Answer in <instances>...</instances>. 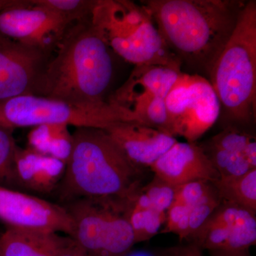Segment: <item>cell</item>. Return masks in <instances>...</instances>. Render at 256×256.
<instances>
[{"label": "cell", "mask_w": 256, "mask_h": 256, "mask_svg": "<svg viewBox=\"0 0 256 256\" xmlns=\"http://www.w3.org/2000/svg\"><path fill=\"white\" fill-rule=\"evenodd\" d=\"M246 2L236 0H144L170 50L182 64L210 74Z\"/></svg>", "instance_id": "obj_1"}, {"label": "cell", "mask_w": 256, "mask_h": 256, "mask_svg": "<svg viewBox=\"0 0 256 256\" xmlns=\"http://www.w3.org/2000/svg\"><path fill=\"white\" fill-rule=\"evenodd\" d=\"M54 50L32 95L77 104L107 102L114 75L112 50L92 18L72 25Z\"/></svg>", "instance_id": "obj_2"}, {"label": "cell", "mask_w": 256, "mask_h": 256, "mask_svg": "<svg viewBox=\"0 0 256 256\" xmlns=\"http://www.w3.org/2000/svg\"><path fill=\"white\" fill-rule=\"evenodd\" d=\"M63 178V204L85 198H124L140 188L141 169L132 164L105 130L76 128Z\"/></svg>", "instance_id": "obj_3"}, {"label": "cell", "mask_w": 256, "mask_h": 256, "mask_svg": "<svg viewBox=\"0 0 256 256\" xmlns=\"http://www.w3.org/2000/svg\"><path fill=\"white\" fill-rule=\"evenodd\" d=\"M208 76L229 118L239 124L250 122L256 106V1L244 4L233 33Z\"/></svg>", "instance_id": "obj_4"}, {"label": "cell", "mask_w": 256, "mask_h": 256, "mask_svg": "<svg viewBox=\"0 0 256 256\" xmlns=\"http://www.w3.org/2000/svg\"><path fill=\"white\" fill-rule=\"evenodd\" d=\"M92 22L112 52L126 62L182 72L181 62L142 5L127 0H96Z\"/></svg>", "instance_id": "obj_5"}, {"label": "cell", "mask_w": 256, "mask_h": 256, "mask_svg": "<svg viewBox=\"0 0 256 256\" xmlns=\"http://www.w3.org/2000/svg\"><path fill=\"white\" fill-rule=\"evenodd\" d=\"M119 122H138V119L130 111L108 101L77 104L34 95L0 101V128L11 130L50 124L106 130Z\"/></svg>", "instance_id": "obj_6"}, {"label": "cell", "mask_w": 256, "mask_h": 256, "mask_svg": "<svg viewBox=\"0 0 256 256\" xmlns=\"http://www.w3.org/2000/svg\"><path fill=\"white\" fill-rule=\"evenodd\" d=\"M73 220L72 238L88 256H126L136 244L127 196L79 198L62 205Z\"/></svg>", "instance_id": "obj_7"}, {"label": "cell", "mask_w": 256, "mask_h": 256, "mask_svg": "<svg viewBox=\"0 0 256 256\" xmlns=\"http://www.w3.org/2000/svg\"><path fill=\"white\" fill-rule=\"evenodd\" d=\"M169 132L195 143L220 117V104L210 80L200 74L182 73L164 98Z\"/></svg>", "instance_id": "obj_8"}, {"label": "cell", "mask_w": 256, "mask_h": 256, "mask_svg": "<svg viewBox=\"0 0 256 256\" xmlns=\"http://www.w3.org/2000/svg\"><path fill=\"white\" fill-rule=\"evenodd\" d=\"M72 26L34 0L14 1L0 11V35L52 54Z\"/></svg>", "instance_id": "obj_9"}, {"label": "cell", "mask_w": 256, "mask_h": 256, "mask_svg": "<svg viewBox=\"0 0 256 256\" xmlns=\"http://www.w3.org/2000/svg\"><path fill=\"white\" fill-rule=\"evenodd\" d=\"M256 214L222 201L188 240L208 252L249 250L256 242Z\"/></svg>", "instance_id": "obj_10"}, {"label": "cell", "mask_w": 256, "mask_h": 256, "mask_svg": "<svg viewBox=\"0 0 256 256\" xmlns=\"http://www.w3.org/2000/svg\"><path fill=\"white\" fill-rule=\"evenodd\" d=\"M0 220L8 228L64 233L72 238L74 224L62 205L28 192L0 186Z\"/></svg>", "instance_id": "obj_11"}, {"label": "cell", "mask_w": 256, "mask_h": 256, "mask_svg": "<svg viewBox=\"0 0 256 256\" xmlns=\"http://www.w3.org/2000/svg\"><path fill=\"white\" fill-rule=\"evenodd\" d=\"M52 54L0 35V101L32 95Z\"/></svg>", "instance_id": "obj_12"}, {"label": "cell", "mask_w": 256, "mask_h": 256, "mask_svg": "<svg viewBox=\"0 0 256 256\" xmlns=\"http://www.w3.org/2000/svg\"><path fill=\"white\" fill-rule=\"evenodd\" d=\"M182 73L161 66H134L128 80L108 101L136 116L153 99L165 98Z\"/></svg>", "instance_id": "obj_13"}, {"label": "cell", "mask_w": 256, "mask_h": 256, "mask_svg": "<svg viewBox=\"0 0 256 256\" xmlns=\"http://www.w3.org/2000/svg\"><path fill=\"white\" fill-rule=\"evenodd\" d=\"M156 176L174 186L197 180L220 178L212 162L196 142H176L150 166Z\"/></svg>", "instance_id": "obj_14"}, {"label": "cell", "mask_w": 256, "mask_h": 256, "mask_svg": "<svg viewBox=\"0 0 256 256\" xmlns=\"http://www.w3.org/2000/svg\"><path fill=\"white\" fill-rule=\"evenodd\" d=\"M105 130L140 169L150 168L178 142L169 133L136 122H117Z\"/></svg>", "instance_id": "obj_15"}, {"label": "cell", "mask_w": 256, "mask_h": 256, "mask_svg": "<svg viewBox=\"0 0 256 256\" xmlns=\"http://www.w3.org/2000/svg\"><path fill=\"white\" fill-rule=\"evenodd\" d=\"M14 169L18 190L46 195L56 191L63 178L66 164L16 144Z\"/></svg>", "instance_id": "obj_16"}, {"label": "cell", "mask_w": 256, "mask_h": 256, "mask_svg": "<svg viewBox=\"0 0 256 256\" xmlns=\"http://www.w3.org/2000/svg\"><path fill=\"white\" fill-rule=\"evenodd\" d=\"M65 239L54 232L8 228L0 236V256H58Z\"/></svg>", "instance_id": "obj_17"}, {"label": "cell", "mask_w": 256, "mask_h": 256, "mask_svg": "<svg viewBox=\"0 0 256 256\" xmlns=\"http://www.w3.org/2000/svg\"><path fill=\"white\" fill-rule=\"evenodd\" d=\"M68 127L66 124H50L32 128L28 136V148L66 164L73 142Z\"/></svg>", "instance_id": "obj_18"}, {"label": "cell", "mask_w": 256, "mask_h": 256, "mask_svg": "<svg viewBox=\"0 0 256 256\" xmlns=\"http://www.w3.org/2000/svg\"><path fill=\"white\" fill-rule=\"evenodd\" d=\"M213 184L222 201L256 213V169L240 176L220 178Z\"/></svg>", "instance_id": "obj_19"}, {"label": "cell", "mask_w": 256, "mask_h": 256, "mask_svg": "<svg viewBox=\"0 0 256 256\" xmlns=\"http://www.w3.org/2000/svg\"><path fill=\"white\" fill-rule=\"evenodd\" d=\"M207 144L240 154L256 168V140L250 133L230 126L214 136Z\"/></svg>", "instance_id": "obj_20"}, {"label": "cell", "mask_w": 256, "mask_h": 256, "mask_svg": "<svg viewBox=\"0 0 256 256\" xmlns=\"http://www.w3.org/2000/svg\"><path fill=\"white\" fill-rule=\"evenodd\" d=\"M126 214L136 244L152 238L166 222L165 212H160L154 208L143 210L133 206L128 201V197Z\"/></svg>", "instance_id": "obj_21"}, {"label": "cell", "mask_w": 256, "mask_h": 256, "mask_svg": "<svg viewBox=\"0 0 256 256\" xmlns=\"http://www.w3.org/2000/svg\"><path fill=\"white\" fill-rule=\"evenodd\" d=\"M201 146L220 174V178L240 176L256 169L252 168L246 158L237 153L215 148L208 144Z\"/></svg>", "instance_id": "obj_22"}, {"label": "cell", "mask_w": 256, "mask_h": 256, "mask_svg": "<svg viewBox=\"0 0 256 256\" xmlns=\"http://www.w3.org/2000/svg\"><path fill=\"white\" fill-rule=\"evenodd\" d=\"M96 1V0H34L36 4L54 12L72 25L90 20Z\"/></svg>", "instance_id": "obj_23"}, {"label": "cell", "mask_w": 256, "mask_h": 256, "mask_svg": "<svg viewBox=\"0 0 256 256\" xmlns=\"http://www.w3.org/2000/svg\"><path fill=\"white\" fill-rule=\"evenodd\" d=\"M12 133L0 128V186L18 190L14 169L16 143Z\"/></svg>", "instance_id": "obj_24"}, {"label": "cell", "mask_w": 256, "mask_h": 256, "mask_svg": "<svg viewBox=\"0 0 256 256\" xmlns=\"http://www.w3.org/2000/svg\"><path fill=\"white\" fill-rule=\"evenodd\" d=\"M142 191L149 198L153 208L165 212L174 202L176 186L170 184L164 180L154 176V178Z\"/></svg>", "instance_id": "obj_25"}, {"label": "cell", "mask_w": 256, "mask_h": 256, "mask_svg": "<svg viewBox=\"0 0 256 256\" xmlns=\"http://www.w3.org/2000/svg\"><path fill=\"white\" fill-rule=\"evenodd\" d=\"M222 200L218 196L216 190L204 197L198 203L190 208L188 213V237L200 228L206 222L218 205Z\"/></svg>", "instance_id": "obj_26"}, {"label": "cell", "mask_w": 256, "mask_h": 256, "mask_svg": "<svg viewBox=\"0 0 256 256\" xmlns=\"http://www.w3.org/2000/svg\"><path fill=\"white\" fill-rule=\"evenodd\" d=\"M215 190V186L210 182L204 180L190 182L176 186L174 201L182 203L190 208Z\"/></svg>", "instance_id": "obj_27"}, {"label": "cell", "mask_w": 256, "mask_h": 256, "mask_svg": "<svg viewBox=\"0 0 256 256\" xmlns=\"http://www.w3.org/2000/svg\"><path fill=\"white\" fill-rule=\"evenodd\" d=\"M190 207L174 201L166 212V224L163 232L174 234L178 226L188 216Z\"/></svg>", "instance_id": "obj_28"}, {"label": "cell", "mask_w": 256, "mask_h": 256, "mask_svg": "<svg viewBox=\"0 0 256 256\" xmlns=\"http://www.w3.org/2000/svg\"><path fill=\"white\" fill-rule=\"evenodd\" d=\"M58 256H88L73 239L66 237Z\"/></svg>", "instance_id": "obj_29"}, {"label": "cell", "mask_w": 256, "mask_h": 256, "mask_svg": "<svg viewBox=\"0 0 256 256\" xmlns=\"http://www.w3.org/2000/svg\"><path fill=\"white\" fill-rule=\"evenodd\" d=\"M203 250L194 244H190L185 246L174 248L168 252L166 256H203Z\"/></svg>", "instance_id": "obj_30"}, {"label": "cell", "mask_w": 256, "mask_h": 256, "mask_svg": "<svg viewBox=\"0 0 256 256\" xmlns=\"http://www.w3.org/2000/svg\"><path fill=\"white\" fill-rule=\"evenodd\" d=\"M210 256H250L248 250H212Z\"/></svg>", "instance_id": "obj_31"}, {"label": "cell", "mask_w": 256, "mask_h": 256, "mask_svg": "<svg viewBox=\"0 0 256 256\" xmlns=\"http://www.w3.org/2000/svg\"><path fill=\"white\" fill-rule=\"evenodd\" d=\"M11 2V0H0V11Z\"/></svg>", "instance_id": "obj_32"}]
</instances>
